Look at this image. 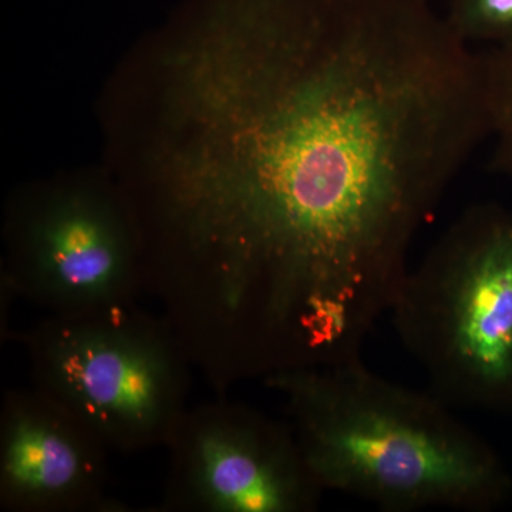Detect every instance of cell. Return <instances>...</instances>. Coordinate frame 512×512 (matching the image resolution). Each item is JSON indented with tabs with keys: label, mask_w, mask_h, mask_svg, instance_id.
Instances as JSON below:
<instances>
[{
	"label": "cell",
	"mask_w": 512,
	"mask_h": 512,
	"mask_svg": "<svg viewBox=\"0 0 512 512\" xmlns=\"http://www.w3.org/2000/svg\"><path fill=\"white\" fill-rule=\"evenodd\" d=\"M110 448L36 387L9 389L0 409V508L6 512H128L109 495Z\"/></svg>",
	"instance_id": "cell-7"
},
{
	"label": "cell",
	"mask_w": 512,
	"mask_h": 512,
	"mask_svg": "<svg viewBox=\"0 0 512 512\" xmlns=\"http://www.w3.org/2000/svg\"><path fill=\"white\" fill-rule=\"evenodd\" d=\"M446 20L470 46H512V0H453Z\"/></svg>",
	"instance_id": "cell-9"
},
{
	"label": "cell",
	"mask_w": 512,
	"mask_h": 512,
	"mask_svg": "<svg viewBox=\"0 0 512 512\" xmlns=\"http://www.w3.org/2000/svg\"><path fill=\"white\" fill-rule=\"evenodd\" d=\"M32 386L76 414L110 450L167 446L187 412L191 362L164 316L124 306L49 316L15 336Z\"/></svg>",
	"instance_id": "cell-4"
},
{
	"label": "cell",
	"mask_w": 512,
	"mask_h": 512,
	"mask_svg": "<svg viewBox=\"0 0 512 512\" xmlns=\"http://www.w3.org/2000/svg\"><path fill=\"white\" fill-rule=\"evenodd\" d=\"M390 313L450 407L512 410V212L477 205L410 268Z\"/></svg>",
	"instance_id": "cell-3"
},
{
	"label": "cell",
	"mask_w": 512,
	"mask_h": 512,
	"mask_svg": "<svg viewBox=\"0 0 512 512\" xmlns=\"http://www.w3.org/2000/svg\"><path fill=\"white\" fill-rule=\"evenodd\" d=\"M174 72L187 134L137 200L168 318L247 375L360 357L487 140L483 52L421 0H235Z\"/></svg>",
	"instance_id": "cell-1"
},
{
	"label": "cell",
	"mask_w": 512,
	"mask_h": 512,
	"mask_svg": "<svg viewBox=\"0 0 512 512\" xmlns=\"http://www.w3.org/2000/svg\"><path fill=\"white\" fill-rule=\"evenodd\" d=\"M165 447L163 512H313L325 494L291 426L245 404L187 409Z\"/></svg>",
	"instance_id": "cell-5"
},
{
	"label": "cell",
	"mask_w": 512,
	"mask_h": 512,
	"mask_svg": "<svg viewBox=\"0 0 512 512\" xmlns=\"http://www.w3.org/2000/svg\"><path fill=\"white\" fill-rule=\"evenodd\" d=\"M421 2H427V0H421Z\"/></svg>",
	"instance_id": "cell-10"
},
{
	"label": "cell",
	"mask_w": 512,
	"mask_h": 512,
	"mask_svg": "<svg viewBox=\"0 0 512 512\" xmlns=\"http://www.w3.org/2000/svg\"><path fill=\"white\" fill-rule=\"evenodd\" d=\"M2 288L57 318L136 305L144 291L136 215L82 192L36 205L13 232Z\"/></svg>",
	"instance_id": "cell-6"
},
{
	"label": "cell",
	"mask_w": 512,
	"mask_h": 512,
	"mask_svg": "<svg viewBox=\"0 0 512 512\" xmlns=\"http://www.w3.org/2000/svg\"><path fill=\"white\" fill-rule=\"evenodd\" d=\"M323 493L389 512H488L512 476L497 450L436 394L384 379L360 357L268 377Z\"/></svg>",
	"instance_id": "cell-2"
},
{
	"label": "cell",
	"mask_w": 512,
	"mask_h": 512,
	"mask_svg": "<svg viewBox=\"0 0 512 512\" xmlns=\"http://www.w3.org/2000/svg\"><path fill=\"white\" fill-rule=\"evenodd\" d=\"M483 59L491 164L512 177V46L487 49Z\"/></svg>",
	"instance_id": "cell-8"
}]
</instances>
